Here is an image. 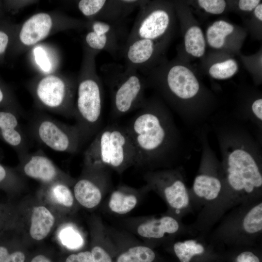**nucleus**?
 I'll return each mask as SVG.
<instances>
[{
    "label": "nucleus",
    "instance_id": "nucleus-22",
    "mask_svg": "<svg viewBox=\"0 0 262 262\" xmlns=\"http://www.w3.org/2000/svg\"><path fill=\"white\" fill-rule=\"evenodd\" d=\"M56 237L61 245L70 249H78L84 244V237L80 228L67 219L56 227Z\"/></svg>",
    "mask_w": 262,
    "mask_h": 262
},
{
    "label": "nucleus",
    "instance_id": "nucleus-39",
    "mask_svg": "<svg viewBox=\"0 0 262 262\" xmlns=\"http://www.w3.org/2000/svg\"><path fill=\"white\" fill-rule=\"evenodd\" d=\"M10 253L11 252L6 246L0 245V262H3Z\"/></svg>",
    "mask_w": 262,
    "mask_h": 262
},
{
    "label": "nucleus",
    "instance_id": "nucleus-42",
    "mask_svg": "<svg viewBox=\"0 0 262 262\" xmlns=\"http://www.w3.org/2000/svg\"><path fill=\"white\" fill-rule=\"evenodd\" d=\"M3 98H4V94L0 88V103H1L3 101Z\"/></svg>",
    "mask_w": 262,
    "mask_h": 262
},
{
    "label": "nucleus",
    "instance_id": "nucleus-27",
    "mask_svg": "<svg viewBox=\"0 0 262 262\" xmlns=\"http://www.w3.org/2000/svg\"><path fill=\"white\" fill-rule=\"evenodd\" d=\"M173 250L180 262H190L195 255L202 254L205 249L196 240L188 239L175 243Z\"/></svg>",
    "mask_w": 262,
    "mask_h": 262
},
{
    "label": "nucleus",
    "instance_id": "nucleus-21",
    "mask_svg": "<svg viewBox=\"0 0 262 262\" xmlns=\"http://www.w3.org/2000/svg\"><path fill=\"white\" fill-rule=\"evenodd\" d=\"M102 224L94 220L91 224V253L93 262H113L108 245V237L105 236Z\"/></svg>",
    "mask_w": 262,
    "mask_h": 262
},
{
    "label": "nucleus",
    "instance_id": "nucleus-25",
    "mask_svg": "<svg viewBox=\"0 0 262 262\" xmlns=\"http://www.w3.org/2000/svg\"><path fill=\"white\" fill-rule=\"evenodd\" d=\"M233 26L225 20H217L210 26L206 32L208 44L214 49H220L225 43L226 38L232 33Z\"/></svg>",
    "mask_w": 262,
    "mask_h": 262
},
{
    "label": "nucleus",
    "instance_id": "nucleus-28",
    "mask_svg": "<svg viewBox=\"0 0 262 262\" xmlns=\"http://www.w3.org/2000/svg\"><path fill=\"white\" fill-rule=\"evenodd\" d=\"M242 227L244 231L248 234H256L262 232V202L254 206L245 214L242 222Z\"/></svg>",
    "mask_w": 262,
    "mask_h": 262
},
{
    "label": "nucleus",
    "instance_id": "nucleus-9",
    "mask_svg": "<svg viewBox=\"0 0 262 262\" xmlns=\"http://www.w3.org/2000/svg\"><path fill=\"white\" fill-rule=\"evenodd\" d=\"M226 180L234 192L252 194L262 189V174L254 157L242 147L229 152L225 160Z\"/></svg>",
    "mask_w": 262,
    "mask_h": 262
},
{
    "label": "nucleus",
    "instance_id": "nucleus-30",
    "mask_svg": "<svg viewBox=\"0 0 262 262\" xmlns=\"http://www.w3.org/2000/svg\"><path fill=\"white\" fill-rule=\"evenodd\" d=\"M238 69L237 62L233 59H229L212 65L209 69V73L214 79L224 80L232 77Z\"/></svg>",
    "mask_w": 262,
    "mask_h": 262
},
{
    "label": "nucleus",
    "instance_id": "nucleus-35",
    "mask_svg": "<svg viewBox=\"0 0 262 262\" xmlns=\"http://www.w3.org/2000/svg\"><path fill=\"white\" fill-rule=\"evenodd\" d=\"M236 262H260V260L253 252L246 251L238 255Z\"/></svg>",
    "mask_w": 262,
    "mask_h": 262
},
{
    "label": "nucleus",
    "instance_id": "nucleus-13",
    "mask_svg": "<svg viewBox=\"0 0 262 262\" xmlns=\"http://www.w3.org/2000/svg\"><path fill=\"white\" fill-rule=\"evenodd\" d=\"M17 170L22 176L33 179L41 185L62 181L72 187L76 180L58 167L41 150L29 152L20 160Z\"/></svg>",
    "mask_w": 262,
    "mask_h": 262
},
{
    "label": "nucleus",
    "instance_id": "nucleus-17",
    "mask_svg": "<svg viewBox=\"0 0 262 262\" xmlns=\"http://www.w3.org/2000/svg\"><path fill=\"white\" fill-rule=\"evenodd\" d=\"M0 134L5 142L15 148L19 160L30 152L27 136L16 115L9 112H0Z\"/></svg>",
    "mask_w": 262,
    "mask_h": 262
},
{
    "label": "nucleus",
    "instance_id": "nucleus-19",
    "mask_svg": "<svg viewBox=\"0 0 262 262\" xmlns=\"http://www.w3.org/2000/svg\"><path fill=\"white\" fill-rule=\"evenodd\" d=\"M180 228V223L175 218L165 215L141 221L136 226L135 230L136 233L143 239L157 240L175 234Z\"/></svg>",
    "mask_w": 262,
    "mask_h": 262
},
{
    "label": "nucleus",
    "instance_id": "nucleus-36",
    "mask_svg": "<svg viewBox=\"0 0 262 262\" xmlns=\"http://www.w3.org/2000/svg\"><path fill=\"white\" fill-rule=\"evenodd\" d=\"M259 0H239L238 6L240 10L246 12H250L255 8L260 3Z\"/></svg>",
    "mask_w": 262,
    "mask_h": 262
},
{
    "label": "nucleus",
    "instance_id": "nucleus-4",
    "mask_svg": "<svg viewBox=\"0 0 262 262\" xmlns=\"http://www.w3.org/2000/svg\"><path fill=\"white\" fill-rule=\"evenodd\" d=\"M101 70L111 95L113 119L138 110L143 105L147 85L145 77L138 70L116 63L103 65Z\"/></svg>",
    "mask_w": 262,
    "mask_h": 262
},
{
    "label": "nucleus",
    "instance_id": "nucleus-40",
    "mask_svg": "<svg viewBox=\"0 0 262 262\" xmlns=\"http://www.w3.org/2000/svg\"><path fill=\"white\" fill-rule=\"evenodd\" d=\"M30 262H52L50 259L44 254H39L33 256Z\"/></svg>",
    "mask_w": 262,
    "mask_h": 262
},
{
    "label": "nucleus",
    "instance_id": "nucleus-26",
    "mask_svg": "<svg viewBox=\"0 0 262 262\" xmlns=\"http://www.w3.org/2000/svg\"><path fill=\"white\" fill-rule=\"evenodd\" d=\"M155 258V253L152 248L145 245H136L120 253L115 262H153Z\"/></svg>",
    "mask_w": 262,
    "mask_h": 262
},
{
    "label": "nucleus",
    "instance_id": "nucleus-3",
    "mask_svg": "<svg viewBox=\"0 0 262 262\" xmlns=\"http://www.w3.org/2000/svg\"><path fill=\"white\" fill-rule=\"evenodd\" d=\"M83 163L119 174L135 166V151L125 126L113 123L100 130L85 150Z\"/></svg>",
    "mask_w": 262,
    "mask_h": 262
},
{
    "label": "nucleus",
    "instance_id": "nucleus-5",
    "mask_svg": "<svg viewBox=\"0 0 262 262\" xmlns=\"http://www.w3.org/2000/svg\"><path fill=\"white\" fill-rule=\"evenodd\" d=\"M64 219L36 195L28 196L16 206L11 229L24 245L37 243L45 240Z\"/></svg>",
    "mask_w": 262,
    "mask_h": 262
},
{
    "label": "nucleus",
    "instance_id": "nucleus-1",
    "mask_svg": "<svg viewBox=\"0 0 262 262\" xmlns=\"http://www.w3.org/2000/svg\"><path fill=\"white\" fill-rule=\"evenodd\" d=\"M125 127L135 151L136 167L153 166L171 147V124L163 107L154 99H146Z\"/></svg>",
    "mask_w": 262,
    "mask_h": 262
},
{
    "label": "nucleus",
    "instance_id": "nucleus-32",
    "mask_svg": "<svg viewBox=\"0 0 262 262\" xmlns=\"http://www.w3.org/2000/svg\"><path fill=\"white\" fill-rule=\"evenodd\" d=\"M197 3L206 12L215 15L222 14L226 6V2L223 0H199Z\"/></svg>",
    "mask_w": 262,
    "mask_h": 262
},
{
    "label": "nucleus",
    "instance_id": "nucleus-15",
    "mask_svg": "<svg viewBox=\"0 0 262 262\" xmlns=\"http://www.w3.org/2000/svg\"><path fill=\"white\" fill-rule=\"evenodd\" d=\"M168 42L136 39L126 42L121 54L125 66L141 72L156 66Z\"/></svg>",
    "mask_w": 262,
    "mask_h": 262
},
{
    "label": "nucleus",
    "instance_id": "nucleus-10",
    "mask_svg": "<svg viewBox=\"0 0 262 262\" xmlns=\"http://www.w3.org/2000/svg\"><path fill=\"white\" fill-rule=\"evenodd\" d=\"M110 169L83 165L80 177L75 180L72 191L79 205L88 209L96 208L110 189Z\"/></svg>",
    "mask_w": 262,
    "mask_h": 262
},
{
    "label": "nucleus",
    "instance_id": "nucleus-14",
    "mask_svg": "<svg viewBox=\"0 0 262 262\" xmlns=\"http://www.w3.org/2000/svg\"><path fill=\"white\" fill-rule=\"evenodd\" d=\"M146 0H81L77 7L88 20H98L111 23H121L123 20Z\"/></svg>",
    "mask_w": 262,
    "mask_h": 262
},
{
    "label": "nucleus",
    "instance_id": "nucleus-12",
    "mask_svg": "<svg viewBox=\"0 0 262 262\" xmlns=\"http://www.w3.org/2000/svg\"><path fill=\"white\" fill-rule=\"evenodd\" d=\"M143 177L149 189L160 194L171 209L179 211L189 206L190 198L187 188L176 172L148 171Z\"/></svg>",
    "mask_w": 262,
    "mask_h": 262
},
{
    "label": "nucleus",
    "instance_id": "nucleus-23",
    "mask_svg": "<svg viewBox=\"0 0 262 262\" xmlns=\"http://www.w3.org/2000/svg\"><path fill=\"white\" fill-rule=\"evenodd\" d=\"M222 189L221 181L218 178L206 174L197 175L193 185L195 194L207 201L216 199L220 194Z\"/></svg>",
    "mask_w": 262,
    "mask_h": 262
},
{
    "label": "nucleus",
    "instance_id": "nucleus-38",
    "mask_svg": "<svg viewBox=\"0 0 262 262\" xmlns=\"http://www.w3.org/2000/svg\"><path fill=\"white\" fill-rule=\"evenodd\" d=\"M9 42V37L7 34L0 31V54L3 53L7 48Z\"/></svg>",
    "mask_w": 262,
    "mask_h": 262
},
{
    "label": "nucleus",
    "instance_id": "nucleus-11",
    "mask_svg": "<svg viewBox=\"0 0 262 262\" xmlns=\"http://www.w3.org/2000/svg\"><path fill=\"white\" fill-rule=\"evenodd\" d=\"M84 26L87 29L84 36L86 49L98 54L105 51L114 58L122 53L129 34L121 23L88 20Z\"/></svg>",
    "mask_w": 262,
    "mask_h": 262
},
{
    "label": "nucleus",
    "instance_id": "nucleus-37",
    "mask_svg": "<svg viewBox=\"0 0 262 262\" xmlns=\"http://www.w3.org/2000/svg\"><path fill=\"white\" fill-rule=\"evenodd\" d=\"M252 111L255 116L260 120H262V99L255 100L251 106Z\"/></svg>",
    "mask_w": 262,
    "mask_h": 262
},
{
    "label": "nucleus",
    "instance_id": "nucleus-7",
    "mask_svg": "<svg viewBox=\"0 0 262 262\" xmlns=\"http://www.w3.org/2000/svg\"><path fill=\"white\" fill-rule=\"evenodd\" d=\"M29 130L36 141L56 151L74 154L82 145L75 124L64 123L44 114H36L31 118Z\"/></svg>",
    "mask_w": 262,
    "mask_h": 262
},
{
    "label": "nucleus",
    "instance_id": "nucleus-18",
    "mask_svg": "<svg viewBox=\"0 0 262 262\" xmlns=\"http://www.w3.org/2000/svg\"><path fill=\"white\" fill-rule=\"evenodd\" d=\"M52 17L46 13L33 15L22 24L19 33L21 43L26 46L34 45L46 38L53 27Z\"/></svg>",
    "mask_w": 262,
    "mask_h": 262
},
{
    "label": "nucleus",
    "instance_id": "nucleus-33",
    "mask_svg": "<svg viewBox=\"0 0 262 262\" xmlns=\"http://www.w3.org/2000/svg\"><path fill=\"white\" fill-rule=\"evenodd\" d=\"M34 54L36 62L40 67L45 71H49L51 63L44 49L41 48H36L34 50Z\"/></svg>",
    "mask_w": 262,
    "mask_h": 262
},
{
    "label": "nucleus",
    "instance_id": "nucleus-8",
    "mask_svg": "<svg viewBox=\"0 0 262 262\" xmlns=\"http://www.w3.org/2000/svg\"><path fill=\"white\" fill-rule=\"evenodd\" d=\"M139 9L126 42L136 39L168 42L173 23V9L170 3L146 0Z\"/></svg>",
    "mask_w": 262,
    "mask_h": 262
},
{
    "label": "nucleus",
    "instance_id": "nucleus-31",
    "mask_svg": "<svg viewBox=\"0 0 262 262\" xmlns=\"http://www.w3.org/2000/svg\"><path fill=\"white\" fill-rule=\"evenodd\" d=\"M16 206L0 205V230L10 229L16 214Z\"/></svg>",
    "mask_w": 262,
    "mask_h": 262
},
{
    "label": "nucleus",
    "instance_id": "nucleus-2",
    "mask_svg": "<svg viewBox=\"0 0 262 262\" xmlns=\"http://www.w3.org/2000/svg\"><path fill=\"white\" fill-rule=\"evenodd\" d=\"M97 54L85 49L76 86L74 118L82 144L97 134L101 125L103 90L96 69Z\"/></svg>",
    "mask_w": 262,
    "mask_h": 262
},
{
    "label": "nucleus",
    "instance_id": "nucleus-16",
    "mask_svg": "<svg viewBox=\"0 0 262 262\" xmlns=\"http://www.w3.org/2000/svg\"><path fill=\"white\" fill-rule=\"evenodd\" d=\"M71 186L62 181L41 185L36 196L62 218L74 213L78 204Z\"/></svg>",
    "mask_w": 262,
    "mask_h": 262
},
{
    "label": "nucleus",
    "instance_id": "nucleus-24",
    "mask_svg": "<svg viewBox=\"0 0 262 262\" xmlns=\"http://www.w3.org/2000/svg\"><path fill=\"white\" fill-rule=\"evenodd\" d=\"M184 47L186 52L196 58L201 57L205 52L206 42L201 28L192 26L184 35Z\"/></svg>",
    "mask_w": 262,
    "mask_h": 262
},
{
    "label": "nucleus",
    "instance_id": "nucleus-29",
    "mask_svg": "<svg viewBox=\"0 0 262 262\" xmlns=\"http://www.w3.org/2000/svg\"><path fill=\"white\" fill-rule=\"evenodd\" d=\"M6 186L13 194L21 192L25 187V183L20 173L11 172L0 164V185Z\"/></svg>",
    "mask_w": 262,
    "mask_h": 262
},
{
    "label": "nucleus",
    "instance_id": "nucleus-20",
    "mask_svg": "<svg viewBox=\"0 0 262 262\" xmlns=\"http://www.w3.org/2000/svg\"><path fill=\"white\" fill-rule=\"evenodd\" d=\"M148 190L147 185L138 189L125 185H119L110 195L108 208L115 214H127L136 207L143 194Z\"/></svg>",
    "mask_w": 262,
    "mask_h": 262
},
{
    "label": "nucleus",
    "instance_id": "nucleus-34",
    "mask_svg": "<svg viewBox=\"0 0 262 262\" xmlns=\"http://www.w3.org/2000/svg\"><path fill=\"white\" fill-rule=\"evenodd\" d=\"M65 262H93L90 250L82 251L69 255Z\"/></svg>",
    "mask_w": 262,
    "mask_h": 262
},
{
    "label": "nucleus",
    "instance_id": "nucleus-41",
    "mask_svg": "<svg viewBox=\"0 0 262 262\" xmlns=\"http://www.w3.org/2000/svg\"><path fill=\"white\" fill-rule=\"evenodd\" d=\"M255 17L260 21L262 20V4L259 3L254 9Z\"/></svg>",
    "mask_w": 262,
    "mask_h": 262
},
{
    "label": "nucleus",
    "instance_id": "nucleus-6",
    "mask_svg": "<svg viewBox=\"0 0 262 262\" xmlns=\"http://www.w3.org/2000/svg\"><path fill=\"white\" fill-rule=\"evenodd\" d=\"M76 86L71 80L49 75L33 84L30 91L40 109L72 118L74 116Z\"/></svg>",
    "mask_w": 262,
    "mask_h": 262
}]
</instances>
